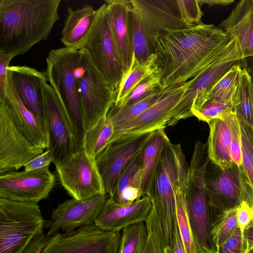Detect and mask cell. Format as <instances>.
<instances>
[{
    "instance_id": "1",
    "label": "cell",
    "mask_w": 253,
    "mask_h": 253,
    "mask_svg": "<svg viewBox=\"0 0 253 253\" xmlns=\"http://www.w3.org/2000/svg\"><path fill=\"white\" fill-rule=\"evenodd\" d=\"M234 39L221 28L202 22L158 38L154 54L162 73L160 89H170L193 78L219 57Z\"/></svg>"
},
{
    "instance_id": "2",
    "label": "cell",
    "mask_w": 253,
    "mask_h": 253,
    "mask_svg": "<svg viewBox=\"0 0 253 253\" xmlns=\"http://www.w3.org/2000/svg\"><path fill=\"white\" fill-rule=\"evenodd\" d=\"M61 0H0V51L22 55L48 38Z\"/></svg>"
},
{
    "instance_id": "3",
    "label": "cell",
    "mask_w": 253,
    "mask_h": 253,
    "mask_svg": "<svg viewBox=\"0 0 253 253\" xmlns=\"http://www.w3.org/2000/svg\"><path fill=\"white\" fill-rule=\"evenodd\" d=\"M188 167L180 144L169 138L162 151L146 196L152 204L151 214L157 224L163 248H172L178 226L176 195L186 187Z\"/></svg>"
},
{
    "instance_id": "4",
    "label": "cell",
    "mask_w": 253,
    "mask_h": 253,
    "mask_svg": "<svg viewBox=\"0 0 253 253\" xmlns=\"http://www.w3.org/2000/svg\"><path fill=\"white\" fill-rule=\"evenodd\" d=\"M45 222L38 203L0 198V253H23Z\"/></svg>"
},
{
    "instance_id": "5",
    "label": "cell",
    "mask_w": 253,
    "mask_h": 253,
    "mask_svg": "<svg viewBox=\"0 0 253 253\" xmlns=\"http://www.w3.org/2000/svg\"><path fill=\"white\" fill-rule=\"evenodd\" d=\"M83 59L82 49L63 47L52 49L46 58L47 82L67 108L82 140L84 135L78 92V78Z\"/></svg>"
},
{
    "instance_id": "6",
    "label": "cell",
    "mask_w": 253,
    "mask_h": 253,
    "mask_svg": "<svg viewBox=\"0 0 253 253\" xmlns=\"http://www.w3.org/2000/svg\"><path fill=\"white\" fill-rule=\"evenodd\" d=\"M209 160L207 148L201 145L195 146L187 174V212L200 253L214 249L210 237L211 210L204 186L205 172Z\"/></svg>"
},
{
    "instance_id": "7",
    "label": "cell",
    "mask_w": 253,
    "mask_h": 253,
    "mask_svg": "<svg viewBox=\"0 0 253 253\" xmlns=\"http://www.w3.org/2000/svg\"><path fill=\"white\" fill-rule=\"evenodd\" d=\"M120 231H108L94 224L69 232L36 238L23 253H118Z\"/></svg>"
},
{
    "instance_id": "8",
    "label": "cell",
    "mask_w": 253,
    "mask_h": 253,
    "mask_svg": "<svg viewBox=\"0 0 253 253\" xmlns=\"http://www.w3.org/2000/svg\"><path fill=\"white\" fill-rule=\"evenodd\" d=\"M72 47L86 50L93 65L116 91L125 70L111 32L106 3L97 9L85 36Z\"/></svg>"
},
{
    "instance_id": "9",
    "label": "cell",
    "mask_w": 253,
    "mask_h": 253,
    "mask_svg": "<svg viewBox=\"0 0 253 253\" xmlns=\"http://www.w3.org/2000/svg\"><path fill=\"white\" fill-rule=\"evenodd\" d=\"M81 49L83 59L78 78V92L84 134L106 117L114 104L116 92L93 65L86 51Z\"/></svg>"
},
{
    "instance_id": "10",
    "label": "cell",
    "mask_w": 253,
    "mask_h": 253,
    "mask_svg": "<svg viewBox=\"0 0 253 253\" xmlns=\"http://www.w3.org/2000/svg\"><path fill=\"white\" fill-rule=\"evenodd\" d=\"M44 118L53 163L61 161L82 147L78 130L66 107L47 83L43 85Z\"/></svg>"
},
{
    "instance_id": "11",
    "label": "cell",
    "mask_w": 253,
    "mask_h": 253,
    "mask_svg": "<svg viewBox=\"0 0 253 253\" xmlns=\"http://www.w3.org/2000/svg\"><path fill=\"white\" fill-rule=\"evenodd\" d=\"M54 165L61 185L72 198L83 201L106 194L95 158L83 148Z\"/></svg>"
},
{
    "instance_id": "12",
    "label": "cell",
    "mask_w": 253,
    "mask_h": 253,
    "mask_svg": "<svg viewBox=\"0 0 253 253\" xmlns=\"http://www.w3.org/2000/svg\"><path fill=\"white\" fill-rule=\"evenodd\" d=\"M191 84L190 80L170 88L159 100L137 117L120 127L110 143L121 138L141 135L165 129L183 120L175 110Z\"/></svg>"
},
{
    "instance_id": "13",
    "label": "cell",
    "mask_w": 253,
    "mask_h": 253,
    "mask_svg": "<svg viewBox=\"0 0 253 253\" xmlns=\"http://www.w3.org/2000/svg\"><path fill=\"white\" fill-rule=\"evenodd\" d=\"M133 22L153 48L156 40L190 26L182 20L177 0H131Z\"/></svg>"
},
{
    "instance_id": "14",
    "label": "cell",
    "mask_w": 253,
    "mask_h": 253,
    "mask_svg": "<svg viewBox=\"0 0 253 253\" xmlns=\"http://www.w3.org/2000/svg\"><path fill=\"white\" fill-rule=\"evenodd\" d=\"M244 171L233 163L223 169L210 159L204 176V186L211 212L237 209L243 199Z\"/></svg>"
},
{
    "instance_id": "15",
    "label": "cell",
    "mask_w": 253,
    "mask_h": 253,
    "mask_svg": "<svg viewBox=\"0 0 253 253\" xmlns=\"http://www.w3.org/2000/svg\"><path fill=\"white\" fill-rule=\"evenodd\" d=\"M45 150L36 147L18 129L5 103L0 102V173L17 171Z\"/></svg>"
},
{
    "instance_id": "16",
    "label": "cell",
    "mask_w": 253,
    "mask_h": 253,
    "mask_svg": "<svg viewBox=\"0 0 253 253\" xmlns=\"http://www.w3.org/2000/svg\"><path fill=\"white\" fill-rule=\"evenodd\" d=\"M55 181L49 166L0 173V198L38 203L48 196Z\"/></svg>"
},
{
    "instance_id": "17",
    "label": "cell",
    "mask_w": 253,
    "mask_h": 253,
    "mask_svg": "<svg viewBox=\"0 0 253 253\" xmlns=\"http://www.w3.org/2000/svg\"><path fill=\"white\" fill-rule=\"evenodd\" d=\"M109 197L105 194L83 201L66 200L52 211L50 218L45 221L46 235H52L59 230L69 232L94 224Z\"/></svg>"
},
{
    "instance_id": "18",
    "label": "cell",
    "mask_w": 253,
    "mask_h": 253,
    "mask_svg": "<svg viewBox=\"0 0 253 253\" xmlns=\"http://www.w3.org/2000/svg\"><path fill=\"white\" fill-rule=\"evenodd\" d=\"M151 133L121 138L109 143L95 158L106 193L109 196L120 175L142 150Z\"/></svg>"
},
{
    "instance_id": "19",
    "label": "cell",
    "mask_w": 253,
    "mask_h": 253,
    "mask_svg": "<svg viewBox=\"0 0 253 253\" xmlns=\"http://www.w3.org/2000/svg\"><path fill=\"white\" fill-rule=\"evenodd\" d=\"M244 57L237 38L218 58L190 79L191 84L176 106L187 118L193 116L191 109L194 98L209 89L230 68L243 64Z\"/></svg>"
},
{
    "instance_id": "20",
    "label": "cell",
    "mask_w": 253,
    "mask_h": 253,
    "mask_svg": "<svg viewBox=\"0 0 253 253\" xmlns=\"http://www.w3.org/2000/svg\"><path fill=\"white\" fill-rule=\"evenodd\" d=\"M8 73L21 99L47 131L43 93V84L47 82L45 72L26 66H9Z\"/></svg>"
},
{
    "instance_id": "21",
    "label": "cell",
    "mask_w": 253,
    "mask_h": 253,
    "mask_svg": "<svg viewBox=\"0 0 253 253\" xmlns=\"http://www.w3.org/2000/svg\"><path fill=\"white\" fill-rule=\"evenodd\" d=\"M111 32L126 71L133 57V13L130 0H106Z\"/></svg>"
},
{
    "instance_id": "22",
    "label": "cell",
    "mask_w": 253,
    "mask_h": 253,
    "mask_svg": "<svg viewBox=\"0 0 253 253\" xmlns=\"http://www.w3.org/2000/svg\"><path fill=\"white\" fill-rule=\"evenodd\" d=\"M151 209V202L147 196L128 205L117 204L109 197L94 224L104 231H120L133 223L145 222Z\"/></svg>"
},
{
    "instance_id": "23",
    "label": "cell",
    "mask_w": 253,
    "mask_h": 253,
    "mask_svg": "<svg viewBox=\"0 0 253 253\" xmlns=\"http://www.w3.org/2000/svg\"><path fill=\"white\" fill-rule=\"evenodd\" d=\"M2 101L6 104L14 124L25 136L36 147L44 150L48 148L47 131L21 99L8 73L6 96Z\"/></svg>"
},
{
    "instance_id": "24",
    "label": "cell",
    "mask_w": 253,
    "mask_h": 253,
    "mask_svg": "<svg viewBox=\"0 0 253 253\" xmlns=\"http://www.w3.org/2000/svg\"><path fill=\"white\" fill-rule=\"evenodd\" d=\"M233 112L208 123L210 133L207 143L209 159L223 169L230 168L233 164L230 153V118Z\"/></svg>"
},
{
    "instance_id": "25",
    "label": "cell",
    "mask_w": 253,
    "mask_h": 253,
    "mask_svg": "<svg viewBox=\"0 0 253 253\" xmlns=\"http://www.w3.org/2000/svg\"><path fill=\"white\" fill-rule=\"evenodd\" d=\"M250 0L239 1L220 24L228 35L237 38L244 58L253 55V23Z\"/></svg>"
},
{
    "instance_id": "26",
    "label": "cell",
    "mask_w": 253,
    "mask_h": 253,
    "mask_svg": "<svg viewBox=\"0 0 253 253\" xmlns=\"http://www.w3.org/2000/svg\"><path fill=\"white\" fill-rule=\"evenodd\" d=\"M141 151L126 165L109 196L117 204H130L143 197L141 190Z\"/></svg>"
},
{
    "instance_id": "27",
    "label": "cell",
    "mask_w": 253,
    "mask_h": 253,
    "mask_svg": "<svg viewBox=\"0 0 253 253\" xmlns=\"http://www.w3.org/2000/svg\"><path fill=\"white\" fill-rule=\"evenodd\" d=\"M67 11L60 41L64 47L70 48L85 36L95 19L97 9L87 4L75 9L68 7Z\"/></svg>"
},
{
    "instance_id": "28",
    "label": "cell",
    "mask_w": 253,
    "mask_h": 253,
    "mask_svg": "<svg viewBox=\"0 0 253 253\" xmlns=\"http://www.w3.org/2000/svg\"><path fill=\"white\" fill-rule=\"evenodd\" d=\"M168 138L164 129L155 130L151 133L142 149L141 190L143 197L147 194L162 151Z\"/></svg>"
},
{
    "instance_id": "29",
    "label": "cell",
    "mask_w": 253,
    "mask_h": 253,
    "mask_svg": "<svg viewBox=\"0 0 253 253\" xmlns=\"http://www.w3.org/2000/svg\"><path fill=\"white\" fill-rule=\"evenodd\" d=\"M158 68L154 54L145 61L136 59L134 54L130 67L124 72L118 89L114 104L115 107L121 106L136 86L144 79Z\"/></svg>"
},
{
    "instance_id": "30",
    "label": "cell",
    "mask_w": 253,
    "mask_h": 253,
    "mask_svg": "<svg viewBox=\"0 0 253 253\" xmlns=\"http://www.w3.org/2000/svg\"><path fill=\"white\" fill-rule=\"evenodd\" d=\"M242 70L240 65L232 66L209 89L195 98L209 99L232 107L233 109V103Z\"/></svg>"
},
{
    "instance_id": "31",
    "label": "cell",
    "mask_w": 253,
    "mask_h": 253,
    "mask_svg": "<svg viewBox=\"0 0 253 253\" xmlns=\"http://www.w3.org/2000/svg\"><path fill=\"white\" fill-rule=\"evenodd\" d=\"M233 111L240 122L253 128V80L244 69L241 74Z\"/></svg>"
},
{
    "instance_id": "32",
    "label": "cell",
    "mask_w": 253,
    "mask_h": 253,
    "mask_svg": "<svg viewBox=\"0 0 253 253\" xmlns=\"http://www.w3.org/2000/svg\"><path fill=\"white\" fill-rule=\"evenodd\" d=\"M170 89L165 90L159 89L143 99L124 108L113 106L106 117L114 125V133L122 126L137 117L159 100Z\"/></svg>"
},
{
    "instance_id": "33",
    "label": "cell",
    "mask_w": 253,
    "mask_h": 253,
    "mask_svg": "<svg viewBox=\"0 0 253 253\" xmlns=\"http://www.w3.org/2000/svg\"><path fill=\"white\" fill-rule=\"evenodd\" d=\"M237 210V208L214 213L215 216L211 220L210 237L214 250L223 244L238 226Z\"/></svg>"
},
{
    "instance_id": "34",
    "label": "cell",
    "mask_w": 253,
    "mask_h": 253,
    "mask_svg": "<svg viewBox=\"0 0 253 253\" xmlns=\"http://www.w3.org/2000/svg\"><path fill=\"white\" fill-rule=\"evenodd\" d=\"M144 222L135 223L123 229L118 253H143L148 236Z\"/></svg>"
},
{
    "instance_id": "35",
    "label": "cell",
    "mask_w": 253,
    "mask_h": 253,
    "mask_svg": "<svg viewBox=\"0 0 253 253\" xmlns=\"http://www.w3.org/2000/svg\"><path fill=\"white\" fill-rule=\"evenodd\" d=\"M186 187L179 190L176 195L177 225L186 253H200L189 223L186 204Z\"/></svg>"
},
{
    "instance_id": "36",
    "label": "cell",
    "mask_w": 253,
    "mask_h": 253,
    "mask_svg": "<svg viewBox=\"0 0 253 253\" xmlns=\"http://www.w3.org/2000/svg\"><path fill=\"white\" fill-rule=\"evenodd\" d=\"M161 79L162 73L158 68L136 86L123 105L119 108L127 107L161 89Z\"/></svg>"
},
{
    "instance_id": "37",
    "label": "cell",
    "mask_w": 253,
    "mask_h": 253,
    "mask_svg": "<svg viewBox=\"0 0 253 253\" xmlns=\"http://www.w3.org/2000/svg\"><path fill=\"white\" fill-rule=\"evenodd\" d=\"M242 137V167L253 188V128L240 122Z\"/></svg>"
},
{
    "instance_id": "38",
    "label": "cell",
    "mask_w": 253,
    "mask_h": 253,
    "mask_svg": "<svg viewBox=\"0 0 253 253\" xmlns=\"http://www.w3.org/2000/svg\"><path fill=\"white\" fill-rule=\"evenodd\" d=\"M231 137L230 153L233 163L240 167L242 165V137L240 123L235 113L230 118Z\"/></svg>"
},
{
    "instance_id": "39",
    "label": "cell",
    "mask_w": 253,
    "mask_h": 253,
    "mask_svg": "<svg viewBox=\"0 0 253 253\" xmlns=\"http://www.w3.org/2000/svg\"><path fill=\"white\" fill-rule=\"evenodd\" d=\"M182 21L188 26L201 22L203 13L201 4L197 0H177Z\"/></svg>"
},
{
    "instance_id": "40",
    "label": "cell",
    "mask_w": 253,
    "mask_h": 253,
    "mask_svg": "<svg viewBox=\"0 0 253 253\" xmlns=\"http://www.w3.org/2000/svg\"><path fill=\"white\" fill-rule=\"evenodd\" d=\"M215 250L218 253H244L243 236L239 226L232 235Z\"/></svg>"
},
{
    "instance_id": "41",
    "label": "cell",
    "mask_w": 253,
    "mask_h": 253,
    "mask_svg": "<svg viewBox=\"0 0 253 253\" xmlns=\"http://www.w3.org/2000/svg\"><path fill=\"white\" fill-rule=\"evenodd\" d=\"M15 56L11 53L0 51V101L6 96L8 83V68L10 61Z\"/></svg>"
},
{
    "instance_id": "42",
    "label": "cell",
    "mask_w": 253,
    "mask_h": 253,
    "mask_svg": "<svg viewBox=\"0 0 253 253\" xmlns=\"http://www.w3.org/2000/svg\"><path fill=\"white\" fill-rule=\"evenodd\" d=\"M238 226L243 234L244 231L253 222V212L252 208L245 201H242L237 210Z\"/></svg>"
},
{
    "instance_id": "43",
    "label": "cell",
    "mask_w": 253,
    "mask_h": 253,
    "mask_svg": "<svg viewBox=\"0 0 253 253\" xmlns=\"http://www.w3.org/2000/svg\"><path fill=\"white\" fill-rule=\"evenodd\" d=\"M53 160L52 152L49 148H47L42 153L30 161L24 167V170L30 171L49 166Z\"/></svg>"
},
{
    "instance_id": "44",
    "label": "cell",
    "mask_w": 253,
    "mask_h": 253,
    "mask_svg": "<svg viewBox=\"0 0 253 253\" xmlns=\"http://www.w3.org/2000/svg\"><path fill=\"white\" fill-rule=\"evenodd\" d=\"M243 236L244 253H247L253 247V223L245 228Z\"/></svg>"
},
{
    "instance_id": "45",
    "label": "cell",
    "mask_w": 253,
    "mask_h": 253,
    "mask_svg": "<svg viewBox=\"0 0 253 253\" xmlns=\"http://www.w3.org/2000/svg\"><path fill=\"white\" fill-rule=\"evenodd\" d=\"M171 250L173 253H186L177 226L175 233L174 244Z\"/></svg>"
},
{
    "instance_id": "46",
    "label": "cell",
    "mask_w": 253,
    "mask_h": 253,
    "mask_svg": "<svg viewBox=\"0 0 253 253\" xmlns=\"http://www.w3.org/2000/svg\"><path fill=\"white\" fill-rule=\"evenodd\" d=\"M242 69H245L253 79V55L243 58Z\"/></svg>"
},
{
    "instance_id": "47",
    "label": "cell",
    "mask_w": 253,
    "mask_h": 253,
    "mask_svg": "<svg viewBox=\"0 0 253 253\" xmlns=\"http://www.w3.org/2000/svg\"><path fill=\"white\" fill-rule=\"evenodd\" d=\"M201 5L206 4L210 6L212 5H227L234 2L232 0H199Z\"/></svg>"
},
{
    "instance_id": "48",
    "label": "cell",
    "mask_w": 253,
    "mask_h": 253,
    "mask_svg": "<svg viewBox=\"0 0 253 253\" xmlns=\"http://www.w3.org/2000/svg\"><path fill=\"white\" fill-rule=\"evenodd\" d=\"M148 239L143 253H155L154 246L151 236L148 233Z\"/></svg>"
},
{
    "instance_id": "49",
    "label": "cell",
    "mask_w": 253,
    "mask_h": 253,
    "mask_svg": "<svg viewBox=\"0 0 253 253\" xmlns=\"http://www.w3.org/2000/svg\"><path fill=\"white\" fill-rule=\"evenodd\" d=\"M250 13L251 18L253 23V0H250Z\"/></svg>"
},
{
    "instance_id": "50",
    "label": "cell",
    "mask_w": 253,
    "mask_h": 253,
    "mask_svg": "<svg viewBox=\"0 0 253 253\" xmlns=\"http://www.w3.org/2000/svg\"><path fill=\"white\" fill-rule=\"evenodd\" d=\"M163 253H173L171 249L169 247L163 248Z\"/></svg>"
},
{
    "instance_id": "51",
    "label": "cell",
    "mask_w": 253,
    "mask_h": 253,
    "mask_svg": "<svg viewBox=\"0 0 253 253\" xmlns=\"http://www.w3.org/2000/svg\"><path fill=\"white\" fill-rule=\"evenodd\" d=\"M205 253H218L214 249H212V250H211L209 251H208L207 252Z\"/></svg>"
},
{
    "instance_id": "52",
    "label": "cell",
    "mask_w": 253,
    "mask_h": 253,
    "mask_svg": "<svg viewBox=\"0 0 253 253\" xmlns=\"http://www.w3.org/2000/svg\"><path fill=\"white\" fill-rule=\"evenodd\" d=\"M247 253H253V247Z\"/></svg>"
},
{
    "instance_id": "53",
    "label": "cell",
    "mask_w": 253,
    "mask_h": 253,
    "mask_svg": "<svg viewBox=\"0 0 253 253\" xmlns=\"http://www.w3.org/2000/svg\"><path fill=\"white\" fill-rule=\"evenodd\" d=\"M252 80H253V79H252Z\"/></svg>"
},
{
    "instance_id": "54",
    "label": "cell",
    "mask_w": 253,
    "mask_h": 253,
    "mask_svg": "<svg viewBox=\"0 0 253 253\" xmlns=\"http://www.w3.org/2000/svg\"><path fill=\"white\" fill-rule=\"evenodd\" d=\"M252 209L253 212V206H252Z\"/></svg>"
}]
</instances>
